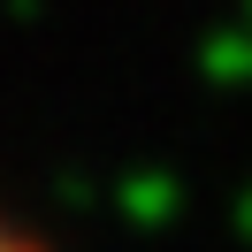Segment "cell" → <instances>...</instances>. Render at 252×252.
I'll use <instances>...</instances> for the list:
<instances>
[{"label":"cell","instance_id":"obj_1","mask_svg":"<svg viewBox=\"0 0 252 252\" xmlns=\"http://www.w3.org/2000/svg\"><path fill=\"white\" fill-rule=\"evenodd\" d=\"M0 252H46V245H38V237L23 229V221L8 214V206H0Z\"/></svg>","mask_w":252,"mask_h":252}]
</instances>
